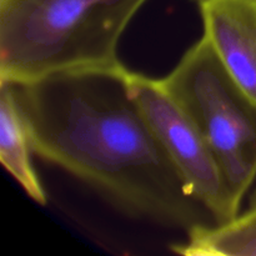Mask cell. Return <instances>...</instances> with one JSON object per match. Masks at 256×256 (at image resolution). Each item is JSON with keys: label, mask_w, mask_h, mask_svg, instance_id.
<instances>
[{"label": "cell", "mask_w": 256, "mask_h": 256, "mask_svg": "<svg viewBox=\"0 0 256 256\" xmlns=\"http://www.w3.org/2000/svg\"><path fill=\"white\" fill-rule=\"evenodd\" d=\"M126 68L10 84L32 152L129 218L189 232L214 224L130 94Z\"/></svg>", "instance_id": "obj_1"}, {"label": "cell", "mask_w": 256, "mask_h": 256, "mask_svg": "<svg viewBox=\"0 0 256 256\" xmlns=\"http://www.w3.org/2000/svg\"><path fill=\"white\" fill-rule=\"evenodd\" d=\"M149 0H0V82L124 68L119 44Z\"/></svg>", "instance_id": "obj_2"}, {"label": "cell", "mask_w": 256, "mask_h": 256, "mask_svg": "<svg viewBox=\"0 0 256 256\" xmlns=\"http://www.w3.org/2000/svg\"><path fill=\"white\" fill-rule=\"evenodd\" d=\"M160 80L212 150L242 206L256 178V104L230 76L204 35Z\"/></svg>", "instance_id": "obj_3"}, {"label": "cell", "mask_w": 256, "mask_h": 256, "mask_svg": "<svg viewBox=\"0 0 256 256\" xmlns=\"http://www.w3.org/2000/svg\"><path fill=\"white\" fill-rule=\"evenodd\" d=\"M130 94L144 114L192 199L212 215L215 224L240 212L212 150L184 110L152 79L128 69Z\"/></svg>", "instance_id": "obj_4"}, {"label": "cell", "mask_w": 256, "mask_h": 256, "mask_svg": "<svg viewBox=\"0 0 256 256\" xmlns=\"http://www.w3.org/2000/svg\"><path fill=\"white\" fill-rule=\"evenodd\" d=\"M204 36L256 104V0H202Z\"/></svg>", "instance_id": "obj_5"}, {"label": "cell", "mask_w": 256, "mask_h": 256, "mask_svg": "<svg viewBox=\"0 0 256 256\" xmlns=\"http://www.w3.org/2000/svg\"><path fill=\"white\" fill-rule=\"evenodd\" d=\"M32 142L12 85L0 82V162L30 199L46 205V192L32 166Z\"/></svg>", "instance_id": "obj_6"}, {"label": "cell", "mask_w": 256, "mask_h": 256, "mask_svg": "<svg viewBox=\"0 0 256 256\" xmlns=\"http://www.w3.org/2000/svg\"><path fill=\"white\" fill-rule=\"evenodd\" d=\"M186 240L170 245L184 256H256V194L244 212L220 224L198 225Z\"/></svg>", "instance_id": "obj_7"}, {"label": "cell", "mask_w": 256, "mask_h": 256, "mask_svg": "<svg viewBox=\"0 0 256 256\" xmlns=\"http://www.w3.org/2000/svg\"><path fill=\"white\" fill-rule=\"evenodd\" d=\"M195 2H202V0H195Z\"/></svg>", "instance_id": "obj_8"}]
</instances>
